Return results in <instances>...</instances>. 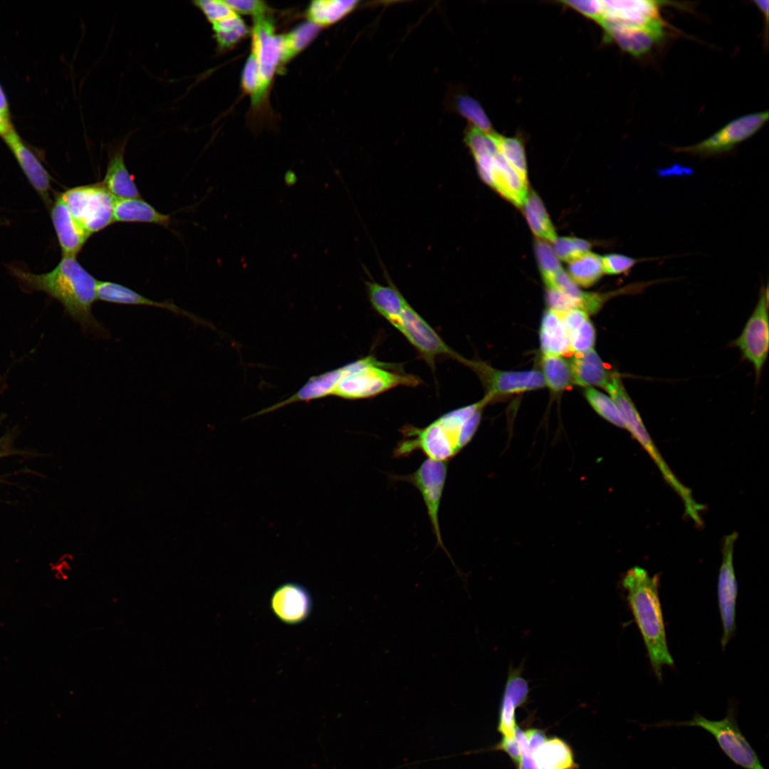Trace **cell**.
Listing matches in <instances>:
<instances>
[{"mask_svg": "<svg viewBox=\"0 0 769 769\" xmlns=\"http://www.w3.org/2000/svg\"><path fill=\"white\" fill-rule=\"evenodd\" d=\"M12 274L27 289L41 291L58 301L67 314L88 334L109 337V333L93 313L97 281L75 257H63L51 271L33 273L11 268Z\"/></svg>", "mask_w": 769, "mask_h": 769, "instance_id": "cell-1", "label": "cell"}, {"mask_svg": "<svg viewBox=\"0 0 769 769\" xmlns=\"http://www.w3.org/2000/svg\"><path fill=\"white\" fill-rule=\"evenodd\" d=\"M491 399L480 401L444 414L427 426L406 425L399 429L402 439L393 451L395 458L409 456L419 451L429 459L449 462L474 436L483 408Z\"/></svg>", "mask_w": 769, "mask_h": 769, "instance_id": "cell-2", "label": "cell"}, {"mask_svg": "<svg viewBox=\"0 0 769 769\" xmlns=\"http://www.w3.org/2000/svg\"><path fill=\"white\" fill-rule=\"evenodd\" d=\"M622 584L651 666L657 679L661 681L663 666L673 665L674 659L667 644L659 596V575L652 576L644 568L635 566L627 572Z\"/></svg>", "mask_w": 769, "mask_h": 769, "instance_id": "cell-3", "label": "cell"}, {"mask_svg": "<svg viewBox=\"0 0 769 769\" xmlns=\"http://www.w3.org/2000/svg\"><path fill=\"white\" fill-rule=\"evenodd\" d=\"M342 375L332 395L345 399H367L398 386L417 387L419 377L399 365L381 362L370 355L341 367Z\"/></svg>", "mask_w": 769, "mask_h": 769, "instance_id": "cell-4", "label": "cell"}, {"mask_svg": "<svg viewBox=\"0 0 769 769\" xmlns=\"http://www.w3.org/2000/svg\"><path fill=\"white\" fill-rule=\"evenodd\" d=\"M736 701H731L726 716L718 721L709 720L696 712L687 721L664 720L652 724H641L642 728L670 727H699L711 734L725 755L743 769H765L755 750L739 728Z\"/></svg>", "mask_w": 769, "mask_h": 769, "instance_id": "cell-5", "label": "cell"}, {"mask_svg": "<svg viewBox=\"0 0 769 769\" xmlns=\"http://www.w3.org/2000/svg\"><path fill=\"white\" fill-rule=\"evenodd\" d=\"M60 197L74 219L90 235L114 222L116 199L103 184L73 187Z\"/></svg>", "mask_w": 769, "mask_h": 769, "instance_id": "cell-6", "label": "cell"}, {"mask_svg": "<svg viewBox=\"0 0 769 769\" xmlns=\"http://www.w3.org/2000/svg\"><path fill=\"white\" fill-rule=\"evenodd\" d=\"M447 471V461H439L427 458L413 473L405 475L390 474L389 478L394 481L407 482L413 485L420 492L427 508L432 531L436 539V545L445 551L455 566L451 555L444 545L439 521V511L445 486Z\"/></svg>", "mask_w": 769, "mask_h": 769, "instance_id": "cell-7", "label": "cell"}, {"mask_svg": "<svg viewBox=\"0 0 769 769\" xmlns=\"http://www.w3.org/2000/svg\"><path fill=\"white\" fill-rule=\"evenodd\" d=\"M415 348L419 357L434 369L438 357L447 356L459 361L461 355L451 349L433 328L407 302L397 329Z\"/></svg>", "mask_w": 769, "mask_h": 769, "instance_id": "cell-8", "label": "cell"}, {"mask_svg": "<svg viewBox=\"0 0 769 769\" xmlns=\"http://www.w3.org/2000/svg\"><path fill=\"white\" fill-rule=\"evenodd\" d=\"M768 111L743 115L732 120L707 139L695 145L677 147L675 152L713 156L732 150L736 145L757 132L767 122Z\"/></svg>", "mask_w": 769, "mask_h": 769, "instance_id": "cell-9", "label": "cell"}, {"mask_svg": "<svg viewBox=\"0 0 769 769\" xmlns=\"http://www.w3.org/2000/svg\"><path fill=\"white\" fill-rule=\"evenodd\" d=\"M759 377L768 353V288L762 287L757 305L742 333L733 342Z\"/></svg>", "mask_w": 769, "mask_h": 769, "instance_id": "cell-10", "label": "cell"}, {"mask_svg": "<svg viewBox=\"0 0 769 769\" xmlns=\"http://www.w3.org/2000/svg\"><path fill=\"white\" fill-rule=\"evenodd\" d=\"M471 369L480 378L487 390L486 396L495 397L542 388L545 382L543 374L537 370L501 371L481 360L461 357L460 362Z\"/></svg>", "mask_w": 769, "mask_h": 769, "instance_id": "cell-11", "label": "cell"}, {"mask_svg": "<svg viewBox=\"0 0 769 769\" xmlns=\"http://www.w3.org/2000/svg\"><path fill=\"white\" fill-rule=\"evenodd\" d=\"M251 53L256 57L259 73V90L252 103L257 105L266 94L280 63V36L276 35L273 23L266 14L254 17Z\"/></svg>", "mask_w": 769, "mask_h": 769, "instance_id": "cell-12", "label": "cell"}, {"mask_svg": "<svg viewBox=\"0 0 769 769\" xmlns=\"http://www.w3.org/2000/svg\"><path fill=\"white\" fill-rule=\"evenodd\" d=\"M737 534L724 538L723 558L718 574V600L723 627L722 648L724 649L736 632V606L738 585L733 564L734 543Z\"/></svg>", "mask_w": 769, "mask_h": 769, "instance_id": "cell-13", "label": "cell"}, {"mask_svg": "<svg viewBox=\"0 0 769 769\" xmlns=\"http://www.w3.org/2000/svg\"><path fill=\"white\" fill-rule=\"evenodd\" d=\"M602 1L605 10L603 21L664 31V23L660 16L658 1L647 0Z\"/></svg>", "mask_w": 769, "mask_h": 769, "instance_id": "cell-14", "label": "cell"}, {"mask_svg": "<svg viewBox=\"0 0 769 769\" xmlns=\"http://www.w3.org/2000/svg\"><path fill=\"white\" fill-rule=\"evenodd\" d=\"M270 607L274 615L286 624H298L306 620L313 609L310 592L303 585L288 582L279 585L272 593Z\"/></svg>", "mask_w": 769, "mask_h": 769, "instance_id": "cell-15", "label": "cell"}, {"mask_svg": "<svg viewBox=\"0 0 769 769\" xmlns=\"http://www.w3.org/2000/svg\"><path fill=\"white\" fill-rule=\"evenodd\" d=\"M604 389L610 394L619 409L627 428L644 449L649 453L653 460L659 457L660 454L652 441L647 431L641 417L629 397L620 380V375L614 372Z\"/></svg>", "mask_w": 769, "mask_h": 769, "instance_id": "cell-16", "label": "cell"}, {"mask_svg": "<svg viewBox=\"0 0 769 769\" xmlns=\"http://www.w3.org/2000/svg\"><path fill=\"white\" fill-rule=\"evenodd\" d=\"M28 181L47 204H51V176L13 128L2 137Z\"/></svg>", "mask_w": 769, "mask_h": 769, "instance_id": "cell-17", "label": "cell"}, {"mask_svg": "<svg viewBox=\"0 0 769 769\" xmlns=\"http://www.w3.org/2000/svg\"><path fill=\"white\" fill-rule=\"evenodd\" d=\"M523 666L509 667L501 702L498 731L503 736L513 737L516 726V711L528 699V682L522 676Z\"/></svg>", "mask_w": 769, "mask_h": 769, "instance_id": "cell-18", "label": "cell"}, {"mask_svg": "<svg viewBox=\"0 0 769 769\" xmlns=\"http://www.w3.org/2000/svg\"><path fill=\"white\" fill-rule=\"evenodd\" d=\"M51 216L63 257H75L90 235L74 219L60 195L51 205Z\"/></svg>", "mask_w": 769, "mask_h": 769, "instance_id": "cell-19", "label": "cell"}, {"mask_svg": "<svg viewBox=\"0 0 769 769\" xmlns=\"http://www.w3.org/2000/svg\"><path fill=\"white\" fill-rule=\"evenodd\" d=\"M609 39L614 40L624 51L634 56L649 52L659 42L664 31L632 26L604 21L600 24Z\"/></svg>", "mask_w": 769, "mask_h": 769, "instance_id": "cell-20", "label": "cell"}, {"mask_svg": "<svg viewBox=\"0 0 769 769\" xmlns=\"http://www.w3.org/2000/svg\"><path fill=\"white\" fill-rule=\"evenodd\" d=\"M488 184L514 205L523 206L528 195V182L498 150L492 156V167Z\"/></svg>", "mask_w": 769, "mask_h": 769, "instance_id": "cell-21", "label": "cell"}, {"mask_svg": "<svg viewBox=\"0 0 769 769\" xmlns=\"http://www.w3.org/2000/svg\"><path fill=\"white\" fill-rule=\"evenodd\" d=\"M98 300L120 305H148L163 308L172 313L187 317L194 323H201L194 315L187 312L171 301L158 302L148 298L132 289L111 281H98L97 288Z\"/></svg>", "mask_w": 769, "mask_h": 769, "instance_id": "cell-22", "label": "cell"}, {"mask_svg": "<svg viewBox=\"0 0 769 769\" xmlns=\"http://www.w3.org/2000/svg\"><path fill=\"white\" fill-rule=\"evenodd\" d=\"M365 285L373 309L397 330L407 300L393 284L383 286L377 282L366 281Z\"/></svg>", "mask_w": 769, "mask_h": 769, "instance_id": "cell-23", "label": "cell"}, {"mask_svg": "<svg viewBox=\"0 0 769 769\" xmlns=\"http://www.w3.org/2000/svg\"><path fill=\"white\" fill-rule=\"evenodd\" d=\"M125 145L119 146L110 155L103 182V186L118 199L140 198V194L132 176L124 161Z\"/></svg>", "mask_w": 769, "mask_h": 769, "instance_id": "cell-24", "label": "cell"}, {"mask_svg": "<svg viewBox=\"0 0 769 769\" xmlns=\"http://www.w3.org/2000/svg\"><path fill=\"white\" fill-rule=\"evenodd\" d=\"M572 381L580 386L605 387L615 372L609 370L594 350L575 355L570 361Z\"/></svg>", "mask_w": 769, "mask_h": 769, "instance_id": "cell-25", "label": "cell"}, {"mask_svg": "<svg viewBox=\"0 0 769 769\" xmlns=\"http://www.w3.org/2000/svg\"><path fill=\"white\" fill-rule=\"evenodd\" d=\"M540 347L543 355H563L570 350V340L559 312L545 311L540 330Z\"/></svg>", "mask_w": 769, "mask_h": 769, "instance_id": "cell-26", "label": "cell"}, {"mask_svg": "<svg viewBox=\"0 0 769 769\" xmlns=\"http://www.w3.org/2000/svg\"><path fill=\"white\" fill-rule=\"evenodd\" d=\"M530 753L539 769H577L578 768L570 746L558 737L547 738Z\"/></svg>", "mask_w": 769, "mask_h": 769, "instance_id": "cell-27", "label": "cell"}, {"mask_svg": "<svg viewBox=\"0 0 769 769\" xmlns=\"http://www.w3.org/2000/svg\"><path fill=\"white\" fill-rule=\"evenodd\" d=\"M114 221L142 222L167 226L169 215L159 212L152 205L139 198L117 199L114 206Z\"/></svg>", "mask_w": 769, "mask_h": 769, "instance_id": "cell-28", "label": "cell"}, {"mask_svg": "<svg viewBox=\"0 0 769 769\" xmlns=\"http://www.w3.org/2000/svg\"><path fill=\"white\" fill-rule=\"evenodd\" d=\"M357 1L318 0L313 1L307 11L308 21L319 27L335 23L350 12Z\"/></svg>", "mask_w": 769, "mask_h": 769, "instance_id": "cell-29", "label": "cell"}, {"mask_svg": "<svg viewBox=\"0 0 769 769\" xmlns=\"http://www.w3.org/2000/svg\"><path fill=\"white\" fill-rule=\"evenodd\" d=\"M523 206L533 232L541 239L553 242L557 238L555 230L537 194L533 191L528 193Z\"/></svg>", "mask_w": 769, "mask_h": 769, "instance_id": "cell-30", "label": "cell"}, {"mask_svg": "<svg viewBox=\"0 0 769 769\" xmlns=\"http://www.w3.org/2000/svg\"><path fill=\"white\" fill-rule=\"evenodd\" d=\"M567 271L577 286L589 287L604 273L601 256L587 251L568 262Z\"/></svg>", "mask_w": 769, "mask_h": 769, "instance_id": "cell-31", "label": "cell"}, {"mask_svg": "<svg viewBox=\"0 0 769 769\" xmlns=\"http://www.w3.org/2000/svg\"><path fill=\"white\" fill-rule=\"evenodd\" d=\"M320 27L306 22L287 34L280 36L279 64L283 65L301 51L317 35Z\"/></svg>", "mask_w": 769, "mask_h": 769, "instance_id": "cell-32", "label": "cell"}, {"mask_svg": "<svg viewBox=\"0 0 769 769\" xmlns=\"http://www.w3.org/2000/svg\"><path fill=\"white\" fill-rule=\"evenodd\" d=\"M541 365L545 382L551 390L562 391L573 382L570 365L561 356L543 355Z\"/></svg>", "mask_w": 769, "mask_h": 769, "instance_id": "cell-33", "label": "cell"}, {"mask_svg": "<svg viewBox=\"0 0 769 769\" xmlns=\"http://www.w3.org/2000/svg\"><path fill=\"white\" fill-rule=\"evenodd\" d=\"M211 25L217 44L221 48L234 46L248 33L246 24L236 13Z\"/></svg>", "mask_w": 769, "mask_h": 769, "instance_id": "cell-34", "label": "cell"}, {"mask_svg": "<svg viewBox=\"0 0 769 769\" xmlns=\"http://www.w3.org/2000/svg\"><path fill=\"white\" fill-rule=\"evenodd\" d=\"M498 150L516 171L520 178L528 182L527 164L523 143L517 137L499 136Z\"/></svg>", "mask_w": 769, "mask_h": 769, "instance_id": "cell-35", "label": "cell"}, {"mask_svg": "<svg viewBox=\"0 0 769 769\" xmlns=\"http://www.w3.org/2000/svg\"><path fill=\"white\" fill-rule=\"evenodd\" d=\"M585 395L589 403L600 415L614 425L625 428L619 409L611 398L591 387L586 388Z\"/></svg>", "mask_w": 769, "mask_h": 769, "instance_id": "cell-36", "label": "cell"}, {"mask_svg": "<svg viewBox=\"0 0 769 769\" xmlns=\"http://www.w3.org/2000/svg\"><path fill=\"white\" fill-rule=\"evenodd\" d=\"M456 106L459 113L471 122L474 127L485 132H493L488 117L474 99L461 95L457 98Z\"/></svg>", "mask_w": 769, "mask_h": 769, "instance_id": "cell-37", "label": "cell"}, {"mask_svg": "<svg viewBox=\"0 0 769 769\" xmlns=\"http://www.w3.org/2000/svg\"><path fill=\"white\" fill-rule=\"evenodd\" d=\"M553 243V251L558 258L567 263L579 256L590 251L588 241L571 237H557Z\"/></svg>", "mask_w": 769, "mask_h": 769, "instance_id": "cell-38", "label": "cell"}, {"mask_svg": "<svg viewBox=\"0 0 769 769\" xmlns=\"http://www.w3.org/2000/svg\"><path fill=\"white\" fill-rule=\"evenodd\" d=\"M535 251L543 280L563 270L558 257L547 243L537 240Z\"/></svg>", "mask_w": 769, "mask_h": 769, "instance_id": "cell-39", "label": "cell"}, {"mask_svg": "<svg viewBox=\"0 0 769 769\" xmlns=\"http://www.w3.org/2000/svg\"><path fill=\"white\" fill-rule=\"evenodd\" d=\"M570 352L581 353L592 350L595 340V330L587 319L585 323L570 336Z\"/></svg>", "mask_w": 769, "mask_h": 769, "instance_id": "cell-40", "label": "cell"}, {"mask_svg": "<svg viewBox=\"0 0 769 769\" xmlns=\"http://www.w3.org/2000/svg\"><path fill=\"white\" fill-rule=\"evenodd\" d=\"M604 273L618 275L627 273L639 261L644 259H636L619 253H610L601 256Z\"/></svg>", "mask_w": 769, "mask_h": 769, "instance_id": "cell-41", "label": "cell"}, {"mask_svg": "<svg viewBox=\"0 0 769 769\" xmlns=\"http://www.w3.org/2000/svg\"><path fill=\"white\" fill-rule=\"evenodd\" d=\"M194 4L202 11L211 24L236 13L225 3L224 0L195 1Z\"/></svg>", "mask_w": 769, "mask_h": 769, "instance_id": "cell-42", "label": "cell"}, {"mask_svg": "<svg viewBox=\"0 0 769 769\" xmlns=\"http://www.w3.org/2000/svg\"><path fill=\"white\" fill-rule=\"evenodd\" d=\"M241 84L244 90L256 99L260 87L258 67L255 56L251 53L245 64L242 73Z\"/></svg>", "mask_w": 769, "mask_h": 769, "instance_id": "cell-43", "label": "cell"}, {"mask_svg": "<svg viewBox=\"0 0 769 769\" xmlns=\"http://www.w3.org/2000/svg\"><path fill=\"white\" fill-rule=\"evenodd\" d=\"M562 2L584 16L597 21L600 24L604 19L605 10L602 1H563Z\"/></svg>", "mask_w": 769, "mask_h": 769, "instance_id": "cell-44", "label": "cell"}, {"mask_svg": "<svg viewBox=\"0 0 769 769\" xmlns=\"http://www.w3.org/2000/svg\"><path fill=\"white\" fill-rule=\"evenodd\" d=\"M225 3L236 14L252 15L253 17L266 14L267 6L258 0H224Z\"/></svg>", "mask_w": 769, "mask_h": 769, "instance_id": "cell-45", "label": "cell"}, {"mask_svg": "<svg viewBox=\"0 0 769 769\" xmlns=\"http://www.w3.org/2000/svg\"><path fill=\"white\" fill-rule=\"evenodd\" d=\"M514 736L520 753V762L517 765L518 769H539L528 748L524 732L518 725L515 728Z\"/></svg>", "mask_w": 769, "mask_h": 769, "instance_id": "cell-46", "label": "cell"}, {"mask_svg": "<svg viewBox=\"0 0 769 769\" xmlns=\"http://www.w3.org/2000/svg\"><path fill=\"white\" fill-rule=\"evenodd\" d=\"M559 313L570 338L588 319L587 313L579 309Z\"/></svg>", "mask_w": 769, "mask_h": 769, "instance_id": "cell-47", "label": "cell"}, {"mask_svg": "<svg viewBox=\"0 0 769 769\" xmlns=\"http://www.w3.org/2000/svg\"><path fill=\"white\" fill-rule=\"evenodd\" d=\"M492 750L505 752L516 766L518 765L520 759V753L515 736L513 737L503 736L501 741L496 745Z\"/></svg>", "mask_w": 769, "mask_h": 769, "instance_id": "cell-48", "label": "cell"}, {"mask_svg": "<svg viewBox=\"0 0 769 769\" xmlns=\"http://www.w3.org/2000/svg\"><path fill=\"white\" fill-rule=\"evenodd\" d=\"M523 732L530 752H533L548 738L545 732L540 729L530 728Z\"/></svg>", "mask_w": 769, "mask_h": 769, "instance_id": "cell-49", "label": "cell"}, {"mask_svg": "<svg viewBox=\"0 0 769 769\" xmlns=\"http://www.w3.org/2000/svg\"><path fill=\"white\" fill-rule=\"evenodd\" d=\"M0 118L6 122H10V113L6 97L0 85Z\"/></svg>", "mask_w": 769, "mask_h": 769, "instance_id": "cell-50", "label": "cell"}, {"mask_svg": "<svg viewBox=\"0 0 769 769\" xmlns=\"http://www.w3.org/2000/svg\"><path fill=\"white\" fill-rule=\"evenodd\" d=\"M754 3L760 9V11H762V12H763V14L765 16L766 23H767V22H768V4H769V1L768 0H765V1H754Z\"/></svg>", "mask_w": 769, "mask_h": 769, "instance_id": "cell-51", "label": "cell"}, {"mask_svg": "<svg viewBox=\"0 0 769 769\" xmlns=\"http://www.w3.org/2000/svg\"><path fill=\"white\" fill-rule=\"evenodd\" d=\"M13 128L11 122H6L0 118V136L1 137Z\"/></svg>", "mask_w": 769, "mask_h": 769, "instance_id": "cell-52", "label": "cell"}, {"mask_svg": "<svg viewBox=\"0 0 769 769\" xmlns=\"http://www.w3.org/2000/svg\"><path fill=\"white\" fill-rule=\"evenodd\" d=\"M289 174H290V175H288L286 174V180L287 184H288L289 185H292L293 184L295 183L294 182H295V175H293V176L291 175L292 172H289Z\"/></svg>", "mask_w": 769, "mask_h": 769, "instance_id": "cell-53", "label": "cell"}, {"mask_svg": "<svg viewBox=\"0 0 769 769\" xmlns=\"http://www.w3.org/2000/svg\"><path fill=\"white\" fill-rule=\"evenodd\" d=\"M0 455H1V453H0Z\"/></svg>", "mask_w": 769, "mask_h": 769, "instance_id": "cell-54", "label": "cell"}]
</instances>
